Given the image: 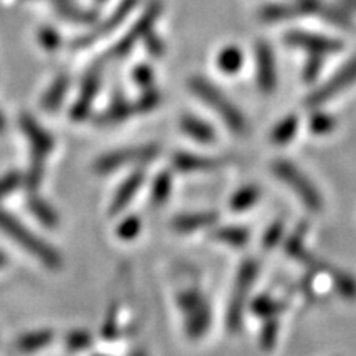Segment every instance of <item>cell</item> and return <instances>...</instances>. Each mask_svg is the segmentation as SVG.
I'll list each match as a JSON object with an SVG mask.
<instances>
[{"label": "cell", "mask_w": 356, "mask_h": 356, "mask_svg": "<svg viewBox=\"0 0 356 356\" xmlns=\"http://www.w3.org/2000/svg\"><path fill=\"white\" fill-rule=\"evenodd\" d=\"M140 218L131 215L127 216L126 220L121 221V225L115 229V234H118V238L122 239V241H132V239L140 233Z\"/></svg>", "instance_id": "36"}, {"label": "cell", "mask_w": 356, "mask_h": 356, "mask_svg": "<svg viewBox=\"0 0 356 356\" xmlns=\"http://www.w3.org/2000/svg\"><path fill=\"white\" fill-rule=\"evenodd\" d=\"M70 89V76L61 74L58 76L50 88L47 89L42 97V108L48 113H55L63 104V99L66 97V92Z\"/></svg>", "instance_id": "20"}, {"label": "cell", "mask_w": 356, "mask_h": 356, "mask_svg": "<svg viewBox=\"0 0 356 356\" xmlns=\"http://www.w3.org/2000/svg\"><path fill=\"white\" fill-rule=\"evenodd\" d=\"M257 273H259V264L254 259H246L239 267L236 274L233 293H231L228 315H226V327L229 333H238L243 327L244 309H246V300L252 286H254Z\"/></svg>", "instance_id": "4"}, {"label": "cell", "mask_w": 356, "mask_h": 356, "mask_svg": "<svg viewBox=\"0 0 356 356\" xmlns=\"http://www.w3.org/2000/svg\"><path fill=\"white\" fill-rule=\"evenodd\" d=\"M330 277L335 291L346 300L356 299V280L350 274L340 273V270H330Z\"/></svg>", "instance_id": "31"}, {"label": "cell", "mask_w": 356, "mask_h": 356, "mask_svg": "<svg viewBox=\"0 0 356 356\" xmlns=\"http://www.w3.org/2000/svg\"><path fill=\"white\" fill-rule=\"evenodd\" d=\"M7 129V121H6V115H3L2 113H0V134L6 132Z\"/></svg>", "instance_id": "45"}, {"label": "cell", "mask_w": 356, "mask_h": 356, "mask_svg": "<svg viewBox=\"0 0 356 356\" xmlns=\"http://www.w3.org/2000/svg\"><path fill=\"white\" fill-rule=\"evenodd\" d=\"M341 2H343L345 6L351 7V8H356V0H341Z\"/></svg>", "instance_id": "48"}, {"label": "cell", "mask_w": 356, "mask_h": 356, "mask_svg": "<svg viewBox=\"0 0 356 356\" xmlns=\"http://www.w3.org/2000/svg\"><path fill=\"white\" fill-rule=\"evenodd\" d=\"M132 76H134V81L139 84L140 88H144V89L152 88V84H154V71H152V68H150V66L139 65L136 70H134Z\"/></svg>", "instance_id": "42"}, {"label": "cell", "mask_w": 356, "mask_h": 356, "mask_svg": "<svg viewBox=\"0 0 356 356\" xmlns=\"http://www.w3.org/2000/svg\"><path fill=\"white\" fill-rule=\"evenodd\" d=\"M136 3H137V0H124V2L121 3V7H119L118 10L113 13V17H111L108 22H104V24L96 26V29L92 30L91 33H88V35H84V37H81V40H76V42L73 43V47L74 48L89 47V44L97 42V40L104 37V35H109L115 29V26H119L122 24L124 19L127 17V13L131 12L134 7H136Z\"/></svg>", "instance_id": "14"}, {"label": "cell", "mask_w": 356, "mask_h": 356, "mask_svg": "<svg viewBox=\"0 0 356 356\" xmlns=\"http://www.w3.org/2000/svg\"><path fill=\"white\" fill-rule=\"evenodd\" d=\"M53 338H55V333L51 330L30 332L19 338L17 346H19L22 353H35V351L47 348V346L53 341Z\"/></svg>", "instance_id": "22"}, {"label": "cell", "mask_w": 356, "mask_h": 356, "mask_svg": "<svg viewBox=\"0 0 356 356\" xmlns=\"http://www.w3.org/2000/svg\"><path fill=\"white\" fill-rule=\"evenodd\" d=\"M256 76L261 92L273 95L277 88V68L274 51L267 42L256 43Z\"/></svg>", "instance_id": "10"}, {"label": "cell", "mask_w": 356, "mask_h": 356, "mask_svg": "<svg viewBox=\"0 0 356 356\" xmlns=\"http://www.w3.org/2000/svg\"><path fill=\"white\" fill-rule=\"evenodd\" d=\"M279 337V320L277 317H270L264 320V325H262L261 333H259V343L261 348L269 351L273 350L275 343H277Z\"/></svg>", "instance_id": "32"}, {"label": "cell", "mask_w": 356, "mask_h": 356, "mask_svg": "<svg viewBox=\"0 0 356 356\" xmlns=\"http://www.w3.org/2000/svg\"><path fill=\"white\" fill-rule=\"evenodd\" d=\"M180 129L191 139L200 142V144H213V142H216L215 129L193 114L181 115Z\"/></svg>", "instance_id": "18"}, {"label": "cell", "mask_w": 356, "mask_h": 356, "mask_svg": "<svg viewBox=\"0 0 356 356\" xmlns=\"http://www.w3.org/2000/svg\"><path fill=\"white\" fill-rule=\"evenodd\" d=\"M297 129H299V118L296 114L286 115L282 121L275 124L273 132H270V140L275 145H286L296 137Z\"/></svg>", "instance_id": "27"}, {"label": "cell", "mask_w": 356, "mask_h": 356, "mask_svg": "<svg viewBox=\"0 0 356 356\" xmlns=\"http://www.w3.org/2000/svg\"><path fill=\"white\" fill-rule=\"evenodd\" d=\"M101 335L106 340H114L119 335V312L118 307H113L106 315L104 323H102L101 328Z\"/></svg>", "instance_id": "39"}, {"label": "cell", "mask_w": 356, "mask_h": 356, "mask_svg": "<svg viewBox=\"0 0 356 356\" xmlns=\"http://www.w3.org/2000/svg\"><path fill=\"white\" fill-rule=\"evenodd\" d=\"M355 83H356V56L351 58L343 68L338 70L327 83H323L322 86L315 89V91L307 97L305 101L307 106H309V108H317V106L323 104V102L333 99V97L340 95L343 89L350 88L351 84Z\"/></svg>", "instance_id": "8"}, {"label": "cell", "mask_w": 356, "mask_h": 356, "mask_svg": "<svg viewBox=\"0 0 356 356\" xmlns=\"http://www.w3.org/2000/svg\"><path fill=\"white\" fill-rule=\"evenodd\" d=\"M160 13H162V3L160 2H152L149 7H147V10L144 12V15L140 17L139 20L136 22L132 26V30L129 33H126L122 37V40L119 43H115L113 48H111L109 51V58H124L127 55L129 51L132 50L134 47H136L137 42H140V40L145 38V35L149 32H152L155 22L159 20Z\"/></svg>", "instance_id": "7"}, {"label": "cell", "mask_w": 356, "mask_h": 356, "mask_svg": "<svg viewBox=\"0 0 356 356\" xmlns=\"http://www.w3.org/2000/svg\"><path fill=\"white\" fill-rule=\"evenodd\" d=\"M43 172H44V160L32 159V163H30L29 173H26V188L30 191H35L42 185L43 180Z\"/></svg>", "instance_id": "38"}, {"label": "cell", "mask_w": 356, "mask_h": 356, "mask_svg": "<svg viewBox=\"0 0 356 356\" xmlns=\"http://www.w3.org/2000/svg\"><path fill=\"white\" fill-rule=\"evenodd\" d=\"M302 15L296 3H267L259 10V19L264 22H284Z\"/></svg>", "instance_id": "23"}, {"label": "cell", "mask_w": 356, "mask_h": 356, "mask_svg": "<svg viewBox=\"0 0 356 356\" xmlns=\"http://www.w3.org/2000/svg\"><path fill=\"white\" fill-rule=\"evenodd\" d=\"M243 63H244V55L241 48L236 47V44H229V47L222 48L220 55L216 58L218 68L226 74L238 73V71L243 68Z\"/></svg>", "instance_id": "25"}, {"label": "cell", "mask_w": 356, "mask_h": 356, "mask_svg": "<svg viewBox=\"0 0 356 356\" xmlns=\"http://www.w3.org/2000/svg\"><path fill=\"white\" fill-rule=\"evenodd\" d=\"M91 345L92 337L86 330H73L65 337V346L71 351H84Z\"/></svg>", "instance_id": "35"}, {"label": "cell", "mask_w": 356, "mask_h": 356, "mask_svg": "<svg viewBox=\"0 0 356 356\" xmlns=\"http://www.w3.org/2000/svg\"><path fill=\"white\" fill-rule=\"evenodd\" d=\"M22 185V175L17 172H10L0 178V200L6 198L12 191H15Z\"/></svg>", "instance_id": "41"}, {"label": "cell", "mask_w": 356, "mask_h": 356, "mask_svg": "<svg viewBox=\"0 0 356 356\" xmlns=\"http://www.w3.org/2000/svg\"><path fill=\"white\" fill-rule=\"evenodd\" d=\"M221 157H204V155L178 152L173 157V167L181 173H197V172H213L225 165Z\"/></svg>", "instance_id": "15"}, {"label": "cell", "mask_w": 356, "mask_h": 356, "mask_svg": "<svg viewBox=\"0 0 356 356\" xmlns=\"http://www.w3.org/2000/svg\"><path fill=\"white\" fill-rule=\"evenodd\" d=\"M129 356H147V353H145V351L144 350H134L132 351V353L131 355H129Z\"/></svg>", "instance_id": "46"}, {"label": "cell", "mask_w": 356, "mask_h": 356, "mask_svg": "<svg viewBox=\"0 0 356 356\" xmlns=\"http://www.w3.org/2000/svg\"><path fill=\"white\" fill-rule=\"evenodd\" d=\"M160 102H162V95H160V91H157V89L154 88H147L145 91L139 96V99L134 101L136 114L150 113V111L159 108Z\"/></svg>", "instance_id": "33"}, {"label": "cell", "mask_w": 356, "mask_h": 356, "mask_svg": "<svg viewBox=\"0 0 356 356\" xmlns=\"http://www.w3.org/2000/svg\"><path fill=\"white\" fill-rule=\"evenodd\" d=\"M261 188L257 185H246L239 188L229 200V208L234 213H244L259 202Z\"/></svg>", "instance_id": "26"}, {"label": "cell", "mask_w": 356, "mask_h": 356, "mask_svg": "<svg viewBox=\"0 0 356 356\" xmlns=\"http://www.w3.org/2000/svg\"><path fill=\"white\" fill-rule=\"evenodd\" d=\"M172 186H173L172 173L167 170L160 172L159 175L155 177V180L152 184V190H150V198H152V203H155V204L165 203L172 193Z\"/></svg>", "instance_id": "29"}, {"label": "cell", "mask_w": 356, "mask_h": 356, "mask_svg": "<svg viewBox=\"0 0 356 356\" xmlns=\"http://www.w3.org/2000/svg\"><path fill=\"white\" fill-rule=\"evenodd\" d=\"M293 3L299 8L302 15L312 13V15H317L333 25L341 26V29H350L351 26V19L348 13L333 6H328L323 0H293Z\"/></svg>", "instance_id": "13"}, {"label": "cell", "mask_w": 356, "mask_h": 356, "mask_svg": "<svg viewBox=\"0 0 356 356\" xmlns=\"http://www.w3.org/2000/svg\"><path fill=\"white\" fill-rule=\"evenodd\" d=\"M145 175L142 172H134L132 175H129L126 180L122 181V185L119 186L118 191L114 193L113 202L109 204V215L115 216L119 215L129 203L132 202L134 197L137 195V191L140 190L142 184H144Z\"/></svg>", "instance_id": "16"}, {"label": "cell", "mask_w": 356, "mask_h": 356, "mask_svg": "<svg viewBox=\"0 0 356 356\" xmlns=\"http://www.w3.org/2000/svg\"><path fill=\"white\" fill-rule=\"evenodd\" d=\"M220 215L215 211H200V213H190V215H180L173 220L172 226L177 233H195V231L211 228L215 226Z\"/></svg>", "instance_id": "17"}, {"label": "cell", "mask_w": 356, "mask_h": 356, "mask_svg": "<svg viewBox=\"0 0 356 356\" xmlns=\"http://www.w3.org/2000/svg\"><path fill=\"white\" fill-rule=\"evenodd\" d=\"M40 42L47 50H55L58 47V43H60V38H58V35L53 32V30H43L42 33H40Z\"/></svg>", "instance_id": "44"}, {"label": "cell", "mask_w": 356, "mask_h": 356, "mask_svg": "<svg viewBox=\"0 0 356 356\" xmlns=\"http://www.w3.org/2000/svg\"><path fill=\"white\" fill-rule=\"evenodd\" d=\"M323 66V56L322 55H310L309 60L305 61L304 70H302V78L305 83H314L318 78L320 71Z\"/></svg>", "instance_id": "40"}, {"label": "cell", "mask_w": 356, "mask_h": 356, "mask_svg": "<svg viewBox=\"0 0 356 356\" xmlns=\"http://www.w3.org/2000/svg\"><path fill=\"white\" fill-rule=\"evenodd\" d=\"M0 229L19 244L20 248H24L29 254H32L35 259L42 261L48 269H60L61 267L63 259L58 254L55 248L42 241L37 234L32 233L29 228H25L15 216H12L10 213L3 210H0Z\"/></svg>", "instance_id": "2"}, {"label": "cell", "mask_w": 356, "mask_h": 356, "mask_svg": "<svg viewBox=\"0 0 356 356\" xmlns=\"http://www.w3.org/2000/svg\"><path fill=\"white\" fill-rule=\"evenodd\" d=\"M160 154V147L155 144H147L140 147H129V149L114 150L106 155H101L95 162V172L99 175L111 173L118 168L127 165H137V163H149Z\"/></svg>", "instance_id": "6"}, {"label": "cell", "mask_w": 356, "mask_h": 356, "mask_svg": "<svg viewBox=\"0 0 356 356\" xmlns=\"http://www.w3.org/2000/svg\"><path fill=\"white\" fill-rule=\"evenodd\" d=\"M335 126H337V119L327 113H320V111L312 115L309 122L310 131L314 132L315 136H327V134L333 132Z\"/></svg>", "instance_id": "34"}, {"label": "cell", "mask_w": 356, "mask_h": 356, "mask_svg": "<svg viewBox=\"0 0 356 356\" xmlns=\"http://www.w3.org/2000/svg\"><path fill=\"white\" fill-rule=\"evenodd\" d=\"M284 309H286L284 302L275 300L274 297L267 296V293H262V296L256 297L251 304L252 314H254L256 317L264 318V320L270 317H279V315L284 312Z\"/></svg>", "instance_id": "28"}, {"label": "cell", "mask_w": 356, "mask_h": 356, "mask_svg": "<svg viewBox=\"0 0 356 356\" xmlns=\"http://www.w3.org/2000/svg\"><path fill=\"white\" fill-rule=\"evenodd\" d=\"M188 86L195 96L200 97L208 108L215 111L220 115L221 121L229 127L231 132L243 136L248 131V122L241 111L231 102L226 95H222L221 89H218L215 84L202 76H193L190 78Z\"/></svg>", "instance_id": "1"}, {"label": "cell", "mask_w": 356, "mask_h": 356, "mask_svg": "<svg viewBox=\"0 0 356 356\" xmlns=\"http://www.w3.org/2000/svg\"><path fill=\"white\" fill-rule=\"evenodd\" d=\"M20 127L32 144V159L47 160L48 154L55 149V140L30 114L20 115Z\"/></svg>", "instance_id": "12"}, {"label": "cell", "mask_w": 356, "mask_h": 356, "mask_svg": "<svg viewBox=\"0 0 356 356\" xmlns=\"http://www.w3.org/2000/svg\"><path fill=\"white\" fill-rule=\"evenodd\" d=\"M273 172L274 175L279 178L280 181H284L293 193L299 197L302 203L309 208L310 211H322L323 208V198L320 195L317 186H315L309 180V177L300 170L299 167L293 165L289 160L279 159L273 163Z\"/></svg>", "instance_id": "5"}, {"label": "cell", "mask_w": 356, "mask_h": 356, "mask_svg": "<svg viewBox=\"0 0 356 356\" xmlns=\"http://www.w3.org/2000/svg\"><path fill=\"white\" fill-rule=\"evenodd\" d=\"M287 44L309 51L310 55H335L343 48V43L337 38H328L325 35L302 32V30H291L284 35Z\"/></svg>", "instance_id": "9"}, {"label": "cell", "mask_w": 356, "mask_h": 356, "mask_svg": "<svg viewBox=\"0 0 356 356\" xmlns=\"http://www.w3.org/2000/svg\"><path fill=\"white\" fill-rule=\"evenodd\" d=\"M177 305L184 315L185 333L193 340L207 335L211 325V309L207 297L198 289H184L178 292Z\"/></svg>", "instance_id": "3"}, {"label": "cell", "mask_w": 356, "mask_h": 356, "mask_svg": "<svg viewBox=\"0 0 356 356\" xmlns=\"http://www.w3.org/2000/svg\"><path fill=\"white\" fill-rule=\"evenodd\" d=\"M29 208L30 211H32V215L37 218L42 225L47 226V228H56V226L60 225V216H58V213L53 210L51 204L44 202L42 197H37L33 191L29 198Z\"/></svg>", "instance_id": "21"}, {"label": "cell", "mask_w": 356, "mask_h": 356, "mask_svg": "<svg viewBox=\"0 0 356 356\" xmlns=\"http://www.w3.org/2000/svg\"><path fill=\"white\" fill-rule=\"evenodd\" d=\"M284 238V222L282 221H274L273 225L267 228V231L262 236V246H264L267 251L274 249L277 244L282 241Z\"/></svg>", "instance_id": "37"}, {"label": "cell", "mask_w": 356, "mask_h": 356, "mask_svg": "<svg viewBox=\"0 0 356 356\" xmlns=\"http://www.w3.org/2000/svg\"><path fill=\"white\" fill-rule=\"evenodd\" d=\"M95 356H108V355H95Z\"/></svg>", "instance_id": "49"}, {"label": "cell", "mask_w": 356, "mask_h": 356, "mask_svg": "<svg viewBox=\"0 0 356 356\" xmlns=\"http://www.w3.org/2000/svg\"><path fill=\"white\" fill-rule=\"evenodd\" d=\"M101 88V68L96 66L84 76L81 89H79L78 99L74 101L73 108H71V119L73 121H84L91 113L92 102H95L97 92Z\"/></svg>", "instance_id": "11"}, {"label": "cell", "mask_w": 356, "mask_h": 356, "mask_svg": "<svg viewBox=\"0 0 356 356\" xmlns=\"http://www.w3.org/2000/svg\"><path fill=\"white\" fill-rule=\"evenodd\" d=\"M211 236L215 241L233 248H243L249 241V229L243 226H218Z\"/></svg>", "instance_id": "24"}, {"label": "cell", "mask_w": 356, "mask_h": 356, "mask_svg": "<svg viewBox=\"0 0 356 356\" xmlns=\"http://www.w3.org/2000/svg\"><path fill=\"white\" fill-rule=\"evenodd\" d=\"M307 228H309V226H307L305 222H304V225L297 226V228L293 229V233L291 234V238L286 239V252L297 261H302V257H304L307 252H309L305 249Z\"/></svg>", "instance_id": "30"}, {"label": "cell", "mask_w": 356, "mask_h": 356, "mask_svg": "<svg viewBox=\"0 0 356 356\" xmlns=\"http://www.w3.org/2000/svg\"><path fill=\"white\" fill-rule=\"evenodd\" d=\"M144 42L147 44V50L150 51V55L155 58L163 56V53H165V44H163L162 40H160L154 32L147 33Z\"/></svg>", "instance_id": "43"}, {"label": "cell", "mask_w": 356, "mask_h": 356, "mask_svg": "<svg viewBox=\"0 0 356 356\" xmlns=\"http://www.w3.org/2000/svg\"><path fill=\"white\" fill-rule=\"evenodd\" d=\"M6 264H7V256L3 254V252H0V269H2Z\"/></svg>", "instance_id": "47"}, {"label": "cell", "mask_w": 356, "mask_h": 356, "mask_svg": "<svg viewBox=\"0 0 356 356\" xmlns=\"http://www.w3.org/2000/svg\"><path fill=\"white\" fill-rule=\"evenodd\" d=\"M136 114V108H134V102L124 99V97L119 96L118 99L111 102V106L104 113L97 115L96 122L101 124V126H114V124L127 121L131 115Z\"/></svg>", "instance_id": "19"}]
</instances>
